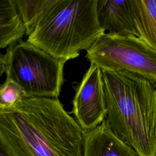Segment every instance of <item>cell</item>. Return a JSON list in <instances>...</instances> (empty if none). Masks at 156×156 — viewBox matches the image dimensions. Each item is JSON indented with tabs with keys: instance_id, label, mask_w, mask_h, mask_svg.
<instances>
[{
	"instance_id": "9",
	"label": "cell",
	"mask_w": 156,
	"mask_h": 156,
	"mask_svg": "<svg viewBox=\"0 0 156 156\" xmlns=\"http://www.w3.org/2000/svg\"><path fill=\"white\" fill-rule=\"evenodd\" d=\"M26 28L15 0H0V47L9 48L22 40Z\"/></svg>"
},
{
	"instance_id": "1",
	"label": "cell",
	"mask_w": 156,
	"mask_h": 156,
	"mask_svg": "<svg viewBox=\"0 0 156 156\" xmlns=\"http://www.w3.org/2000/svg\"><path fill=\"white\" fill-rule=\"evenodd\" d=\"M84 133L58 98L0 108L1 156H83Z\"/></svg>"
},
{
	"instance_id": "11",
	"label": "cell",
	"mask_w": 156,
	"mask_h": 156,
	"mask_svg": "<svg viewBox=\"0 0 156 156\" xmlns=\"http://www.w3.org/2000/svg\"><path fill=\"white\" fill-rule=\"evenodd\" d=\"M26 28V35L34 28L53 0H15Z\"/></svg>"
},
{
	"instance_id": "12",
	"label": "cell",
	"mask_w": 156,
	"mask_h": 156,
	"mask_svg": "<svg viewBox=\"0 0 156 156\" xmlns=\"http://www.w3.org/2000/svg\"><path fill=\"white\" fill-rule=\"evenodd\" d=\"M24 98L26 94L18 84L5 79L0 89V108L11 106Z\"/></svg>"
},
{
	"instance_id": "4",
	"label": "cell",
	"mask_w": 156,
	"mask_h": 156,
	"mask_svg": "<svg viewBox=\"0 0 156 156\" xmlns=\"http://www.w3.org/2000/svg\"><path fill=\"white\" fill-rule=\"evenodd\" d=\"M4 55L6 79L18 84L26 98H58L64 82L65 60L27 40L9 46Z\"/></svg>"
},
{
	"instance_id": "8",
	"label": "cell",
	"mask_w": 156,
	"mask_h": 156,
	"mask_svg": "<svg viewBox=\"0 0 156 156\" xmlns=\"http://www.w3.org/2000/svg\"><path fill=\"white\" fill-rule=\"evenodd\" d=\"M83 156H138L135 151L120 140L105 120L84 133Z\"/></svg>"
},
{
	"instance_id": "5",
	"label": "cell",
	"mask_w": 156,
	"mask_h": 156,
	"mask_svg": "<svg viewBox=\"0 0 156 156\" xmlns=\"http://www.w3.org/2000/svg\"><path fill=\"white\" fill-rule=\"evenodd\" d=\"M86 58L102 69L125 70L156 87V50L136 37L105 33L87 51Z\"/></svg>"
},
{
	"instance_id": "2",
	"label": "cell",
	"mask_w": 156,
	"mask_h": 156,
	"mask_svg": "<svg viewBox=\"0 0 156 156\" xmlns=\"http://www.w3.org/2000/svg\"><path fill=\"white\" fill-rule=\"evenodd\" d=\"M102 70L106 122L138 156H156V87L125 70Z\"/></svg>"
},
{
	"instance_id": "10",
	"label": "cell",
	"mask_w": 156,
	"mask_h": 156,
	"mask_svg": "<svg viewBox=\"0 0 156 156\" xmlns=\"http://www.w3.org/2000/svg\"><path fill=\"white\" fill-rule=\"evenodd\" d=\"M136 37L156 50V0H131Z\"/></svg>"
},
{
	"instance_id": "6",
	"label": "cell",
	"mask_w": 156,
	"mask_h": 156,
	"mask_svg": "<svg viewBox=\"0 0 156 156\" xmlns=\"http://www.w3.org/2000/svg\"><path fill=\"white\" fill-rule=\"evenodd\" d=\"M71 113L85 131L90 130L105 121L107 105L102 69L90 64L76 87Z\"/></svg>"
},
{
	"instance_id": "7",
	"label": "cell",
	"mask_w": 156,
	"mask_h": 156,
	"mask_svg": "<svg viewBox=\"0 0 156 156\" xmlns=\"http://www.w3.org/2000/svg\"><path fill=\"white\" fill-rule=\"evenodd\" d=\"M98 15L105 32L136 37L131 0H98Z\"/></svg>"
},
{
	"instance_id": "3",
	"label": "cell",
	"mask_w": 156,
	"mask_h": 156,
	"mask_svg": "<svg viewBox=\"0 0 156 156\" xmlns=\"http://www.w3.org/2000/svg\"><path fill=\"white\" fill-rule=\"evenodd\" d=\"M105 33L98 20V0H53L27 41L66 62L89 49Z\"/></svg>"
}]
</instances>
